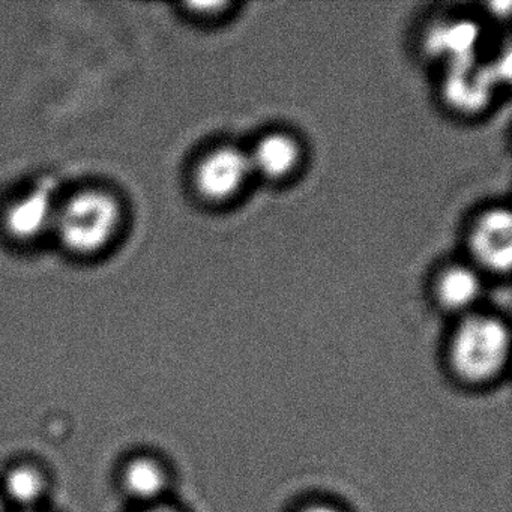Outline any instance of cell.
Instances as JSON below:
<instances>
[{
	"mask_svg": "<svg viewBox=\"0 0 512 512\" xmlns=\"http://www.w3.org/2000/svg\"><path fill=\"white\" fill-rule=\"evenodd\" d=\"M121 221L122 209L115 196L103 190H85L58 206L53 232L68 251L89 256L113 241Z\"/></svg>",
	"mask_w": 512,
	"mask_h": 512,
	"instance_id": "6da1fadb",
	"label": "cell"
},
{
	"mask_svg": "<svg viewBox=\"0 0 512 512\" xmlns=\"http://www.w3.org/2000/svg\"><path fill=\"white\" fill-rule=\"evenodd\" d=\"M508 349V329L502 322L493 317H469L455 332L452 365L464 379L479 382L502 368Z\"/></svg>",
	"mask_w": 512,
	"mask_h": 512,
	"instance_id": "7a4b0ae2",
	"label": "cell"
},
{
	"mask_svg": "<svg viewBox=\"0 0 512 512\" xmlns=\"http://www.w3.org/2000/svg\"><path fill=\"white\" fill-rule=\"evenodd\" d=\"M250 173H253L250 155L226 146L206 155L197 167L194 182L205 199L221 202L235 196Z\"/></svg>",
	"mask_w": 512,
	"mask_h": 512,
	"instance_id": "3957f363",
	"label": "cell"
},
{
	"mask_svg": "<svg viewBox=\"0 0 512 512\" xmlns=\"http://www.w3.org/2000/svg\"><path fill=\"white\" fill-rule=\"evenodd\" d=\"M476 259L491 271L505 272L512 260V218L505 209L487 212L470 238Z\"/></svg>",
	"mask_w": 512,
	"mask_h": 512,
	"instance_id": "277c9868",
	"label": "cell"
},
{
	"mask_svg": "<svg viewBox=\"0 0 512 512\" xmlns=\"http://www.w3.org/2000/svg\"><path fill=\"white\" fill-rule=\"evenodd\" d=\"M56 209L43 191H32L11 203L5 214V229L19 241H34L44 233L53 232Z\"/></svg>",
	"mask_w": 512,
	"mask_h": 512,
	"instance_id": "5b68a950",
	"label": "cell"
},
{
	"mask_svg": "<svg viewBox=\"0 0 512 512\" xmlns=\"http://www.w3.org/2000/svg\"><path fill=\"white\" fill-rule=\"evenodd\" d=\"M250 161L253 172L271 179L284 178L298 164V143L287 134H269L257 143Z\"/></svg>",
	"mask_w": 512,
	"mask_h": 512,
	"instance_id": "8992f818",
	"label": "cell"
},
{
	"mask_svg": "<svg viewBox=\"0 0 512 512\" xmlns=\"http://www.w3.org/2000/svg\"><path fill=\"white\" fill-rule=\"evenodd\" d=\"M439 299L446 308L451 310H464L475 304L476 299L481 293V283L478 275L470 271L469 268L448 269L440 277L439 281Z\"/></svg>",
	"mask_w": 512,
	"mask_h": 512,
	"instance_id": "52a82bcc",
	"label": "cell"
},
{
	"mask_svg": "<svg viewBox=\"0 0 512 512\" xmlns=\"http://www.w3.org/2000/svg\"><path fill=\"white\" fill-rule=\"evenodd\" d=\"M164 482L163 469L149 458H137L125 467V490L136 499H155L163 491Z\"/></svg>",
	"mask_w": 512,
	"mask_h": 512,
	"instance_id": "ba28073f",
	"label": "cell"
},
{
	"mask_svg": "<svg viewBox=\"0 0 512 512\" xmlns=\"http://www.w3.org/2000/svg\"><path fill=\"white\" fill-rule=\"evenodd\" d=\"M44 482L40 473L32 467H16L5 479V491L11 500L28 506L37 502L43 493Z\"/></svg>",
	"mask_w": 512,
	"mask_h": 512,
	"instance_id": "9c48e42d",
	"label": "cell"
},
{
	"mask_svg": "<svg viewBox=\"0 0 512 512\" xmlns=\"http://www.w3.org/2000/svg\"><path fill=\"white\" fill-rule=\"evenodd\" d=\"M301 512H337L334 509L328 508V506H311V508L302 509Z\"/></svg>",
	"mask_w": 512,
	"mask_h": 512,
	"instance_id": "30bf717a",
	"label": "cell"
},
{
	"mask_svg": "<svg viewBox=\"0 0 512 512\" xmlns=\"http://www.w3.org/2000/svg\"><path fill=\"white\" fill-rule=\"evenodd\" d=\"M143 512H172L170 509H164V508H152V509H146V511Z\"/></svg>",
	"mask_w": 512,
	"mask_h": 512,
	"instance_id": "8fae6325",
	"label": "cell"
},
{
	"mask_svg": "<svg viewBox=\"0 0 512 512\" xmlns=\"http://www.w3.org/2000/svg\"><path fill=\"white\" fill-rule=\"evenodd\" d=\"M0 512H4V508H2V503H0Z\"/></svg>",
	"mask_w": 512,
	"mask_h": 512,
	"instance_id": "7c38bea8",
	"label": "cell"
},
{
	"mask_svg": "<svg viewBox=\"0 0 512 512\" xmlns=\"http://www.w3.org/2000/svg\"><path fill=\"white\" fill-rule=\"evenodd\" d=\"M28 512H34V511H28Z\"/></svg>",
	"mask_w": 512,
	"mask_h": 512,
	"instance_id": "4fadbf2b",
	"label": "cell"
}]
</instances>
